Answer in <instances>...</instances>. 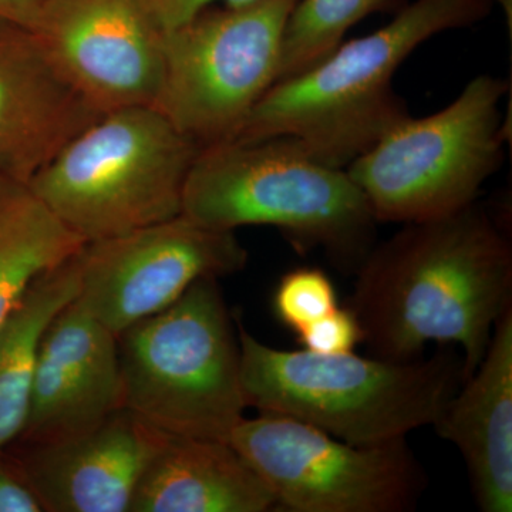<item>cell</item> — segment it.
Instances as JSON below:
<instances>
[{
  "label": "cell",
  "instance_id": "cell-1",
  "mask_svg": "<svg viewBox=\"0 0 512 512\" xmlns=\"http://www.w3.org/2000/svg\"><path fill=\"white\" fill-rule=\"evenodd\" d=\"M403 225L356 271L349 308L362 342L372 356L399 362L420 357L431 342L460 346L466 380L512 306L510 238L476 202Z\"/></svg>",
  "mask_w": 512,
  "mask_h": 512
},
{
  "label": "cell",
  "instance_id": "cell-2",
  "mask_svg": "<svg viewBox=\"0 0 512 512\" xmlns=\"http://www.w3.org/2000/svg\"><path fill=\"white\" fill-rule=\"evenodd\" d=\"M494 0H414L382 29L342 45L308 72L276 82L234 140L289 137L332 167L348 168L410 116L393 77L431 37L471 28Z\"/></svg>",
  "mask_w": 512,
  "mask_h": 512
},
{
  "label": "cell",
  "instance_id": "cell-3",
  "mask_svg": "<svg viewBox=\"0 0 512 512\" xmlns=\"http://www.w3.org/2000/svg\"><path fill=\"white\" fill-rule=\"evenodd\" d=\"M181 214L224 231L278 228L298 251L319 249L345 274H356L375 247L379 224L346 168L322 163L289 137L202 148Z\"/></svg>",
  "mask_w": 512,
  "mask_h": 512
},
{
  "label": "cell",
  "instance_id": "cell-4",
  "mask_svg": "<svg viewBox=\"0 0 512 512\" xmlns=\"http://www.w3.org/2000/svg\"><path fill=\"white\" fill-rule=\"evenodd\" d=\"M245 402L352 444L386 443L433 426L464 382L451 346L429 359L322 355L265 345L238 323Z\"/></svg>",
  "mask_w": 512,
  "mask_h": 512
},
{
  "label": "cell",
  "instance_id": "cell-5",
  "mask_svg": "<svg viewBox=\"0 0 512 512\" xmlns=\"http://www.w3.org/2000/svg\"><path fill=\"white\" fill-rule=\"evenodd\" d=\"M202 148L154 106L106 111L29 181L70 231L97 241L171 220Z\"/></svg>",
  "mask_w": 512,
  "mask_h": 512
},
{
  "label": "cell",
  "instance_id": "cell-6",
  "mask_svg": "<svg viewBox=\"0 0 512 512\" xmlns=\"http://www.w3.org/2000/svg\"><path fill=\"white\" fill-rule=\"evenodd\" d=\"M123 407L170 436L229 441L247 409L238 332L218 279L117 336Z\"/></svg>",
  "mask_w": 512,
  "mask_h": 512
},
{
  "label": "cell",
  "instance_id": "cell-7",
  "mask_svg": "<svg viewBox=\"0 0 512 512\" xmlns=\"http://www.w3.org/2000/svg\"><path fill=\"white\" fill-rule=\"evenodd\" d=\"M508 90L507 80L478 74L443 110L407 116L346 168L379 224L434 220L476 202L504 161Z\"/></svg>",
  "mask_w": 512,
  "mask_h": 512
},
{
  "label": "cell",
  "instance_id": "cell-8",
  "mask_svg": "<svg viewBox=\"0 0 512 512\" xmlns=\"http://www.w3.org/2000/svg\"><path fill=\"white\" fill-rule=\"evenodd\" d=\"M296 2L210 6L165 32L154 107L201 148L234 140L276 82L282 36Z\"/></svg>",
  "mask_w": 512,
  "mask_h": 512
},
{
  "label": "cell",
  "instance_id": "cell-9",
  "mask_svg": "<svg viewBox=\"0 0 512 512\" xmlns=\"http://www.w3.org/2000/svg\"><path fill=\"white\" fill-rule=\"evenodd\" d=\"M229 443L286 511L406 512L427 487L406 437L360 446L292 417L259 413L244 417Z\"/></svg>",
  "mask_w": 512,
  "mask_h": 512
},
{
  "label": "cell",
  "instance_id": "cell-10",
  "mask_svg": "<svg viewBox=\"0 0 512 512\" xmlns=\"http://www.w3.org/2000/svg\"><path fill=\"white\" fill-rule=\"evenodd\" d=\"M76 301L119 336L170 308L191 285L242 271L248 252L234 231L184 214L126 234L84 242Z\"/></svg>",
  "mask_w": 512,
  "mask_h": 512
},
{
  "label": "cell",
  "instance_id": "cell-11",
  "mask_svg": "<svg viewBox=\"0 0 512 512\" xmlns=\"http://www.w3.org/2000/svg\"><path fill=\"white\" fill-rule=\"evenodd\" d=\"M32 32L101 113L156 103L165 30L146 0H42Z\"/></svg>",
  "mask_w": 512,
  "mask_h": 512
},
{
  "label": "cell",
  "instance_id": "cell-12",
  "mask_svg": "<svg viewBox=\"0 0 512 512\" xmlns=\"http://www.w3.org/2000/svg\"><path fill=\"white\" fill-rule=\"evenodd\" d=\"M120 409L117 336L73 301L53 319L40 343L28 417L16 441L73 439Z\"/></svg>",
  "mask_w": 512,
  "mask_h": 512
},
{
  "label": "cell",
  "instance_id": "cell-13",
  "mask_svg": "<svg viewBox=\"0 0 512 512\" xmlns=\"http://www.w3.org/2000/svg\"><path fill=\"white\" fill-rule=\"evenodd\" d=\"M170 434L117 410L96 429L47 444H10L45 512H130L148 464Z\"/></svg>",
  "mask_w": 512,
  "mask_h": 512
},
{
  "label": "cell",
  "instance_id": "cell-14",
  "mask_svg": "<svg viewBox=\"0 0 512 512\" xmlns=\"http://www.w3.org/2000/svg\"><path fill=\"white\" fill-rule=\"evenodd\" d=\"M101 114L32 30L0 20V175L29 183Z\"/></svg>",
  "mask_w": 512,
  "mask_h": 512
},
{
  "label": "cell",
  "instance_id": "cell-15",
  "mask_svg": "<svg viewBox=\"0 0 512 512\" xmlns=\"http://www.w3.org/2000/svg\"><path fill=\"white\" fill-rule=\"evenodd\" d=\"M466 461L474 500L484 512L512 510V306L495 323L476 370L433 423Z\"/></svg>",
  "mask_w": 512,
  "mask_h": 512
},
{
  "label": "cell",
  "instance_id": "cell-16",
  "mask_svg": "<svg viewBox=\"0 0 512 512\" xmlns=\"http://www.w3.org/2000/svg\"><path fill=\"white\" fill-rule=\"evenodd\" d=\"M272 491L229 441L168 436L130 512H268Z\"/></svg>",
  "mask_w": 512,
  "mask_h": 512
},
{
  "label": "cell",
  "instance_id": "cell-17",
  "mask_svg": "<svg viewBox=\"0 0 512 512\" xmlns=\"http://www.w3.org/2000/svg\"><path fill=\"white\" fill-rule=\"evenodd\" d=\"M77 252L33 279L0 325V451L18 440L25 426L47 328L79 296Z\"/></svg>",
  "mask_w": 512,
  "mask_h": 512
},
{
  "label": "cell",
  "instance_id": "cell-18",
  "mask_svg": "<svg viewBox=\"0 0 512 512\" xmlns=\"http://www.w3.org/2000/svg\"><path fill=\"white\" fill-rule=\"evenodd\" d=\"M84 242L28 183L0 175V325L33 279L76 254Z\"/></svg>",
  "mask_w": 512,
  "mask_h": 512
},
{
  "label": "cell",
  "instance_id": "cell-19",
  "mask_svg": "<svg viewBox=\"0 0 512 512\" xmlns=\"http://www.w3.org/2000/svg\"><path fill=\"white\" fill-rule=\"evenodd\" d=\"M407 3L409 0H298L286 20L276 82L323 62L360 20L376 13L396 15Z\"/></svg>",
  "mask_w": 512,
  "mask_h": 512
},
{
  "label": "cell",
  "instance_id": "cell-20",
  "mask_svg": "<svg viewBox=\"0 0 512 512\" xmlns=\"http://www.w3.org/2000/svg\"><path fill=\"white\" fill-rule=\"evenodd\" d=\"M338 293L325 271L311 266L292 269L276 286L274 311L282 325L301 332L338 308Z\"/></svg>",
  "mask_w": 512,
  "mask_h": 512
},
{
  "label": "cell",
  "instance_id": "cell-21",
  "mask_svg": "<svg viewBox=\"0 0 512 512\" xmlns=\"http://www.w3.org/2000/svg\"><path fill=\"white\" fill-rule=\"evenodd\" d=\"M296 335L302 349L322 355L353 352L363 340L362 329L349 306H338L335 311L306 326Z\"/></svg>",
  "mask_w": 512,
  "mask_h": 512
},
{
  "label": "cell",
  "instance_id": "cell-22",
  "mask_svg": "<svg viewBox=\"0 0 512 512\" xmlns=\"http://www.w3.org/2000/svg\"><path fill=\"white\" fill-rule=\"evenodd\" d=\"M0 512H45L28 478L8 451H0Z\"/></svg>",
  "mask_w": 512,
  "mask_h": 512
},
{
  "label": "cell",
  "instance_id": "cell-23",
  "mask_svg": "<svg viewBox=\"0 0 512 512\" xmlns=\"http://www.w3.org/2000/svg\"><path fill=\"white\" fill-rule=\"evenodd\" d=\"M218 2L228 8H239L256 0H146L148 9L165 32L183 25L202 10L215 6Z\"/></svg>",
  "mask_w": 512,
  "mask_h": 512
},
{
  "label": "cell",
  "instance_id": "cell-24",
  "mask_svg": "<svg viewBox=\"0 0 512 512\" xmlns=\"http://www.w3.org/2000/svg\"><path fill=\"white\" fill-rule=\"evenodd\" d=\"M42 0H0V20L23 28H35Z\"/></svg>",
  "mask_w": 512,
  "mask_h": 512
},
{
  "label": "cell",
  "instance_id": "cell-25",
  "mask_svg": "<svg viewBox=\"0 0 512 512\" xmlns=\"http://www.w3.org/2000/svg\"><path fill=\"white\" fill-rule=\"evenodd\" d=\"M495 5H500L503 8L505 16L508 18V26L512 25V0H494Z\"/></svg>",
  "mask_w": 512,
  "mask_h": 512
}]
</instances>
